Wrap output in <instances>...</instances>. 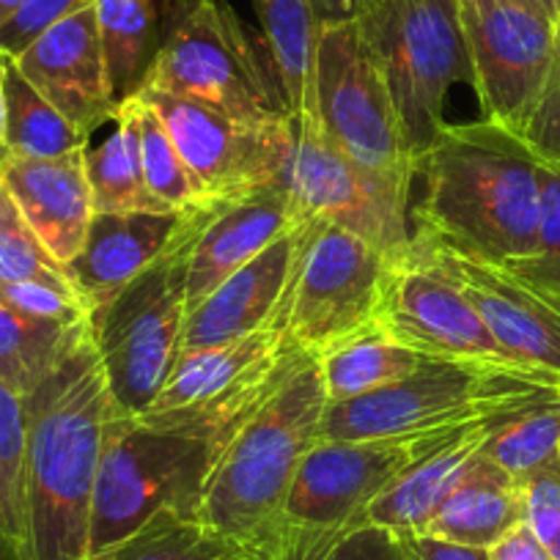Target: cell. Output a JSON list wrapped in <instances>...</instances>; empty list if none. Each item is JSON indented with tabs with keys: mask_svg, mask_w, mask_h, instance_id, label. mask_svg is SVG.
Here are the masks:
<instances>
[{
	"mask_svg": "<svg viewBox=\"0 0 560 560\" xmlns=\"http://www.w3.org/2000/svg\"><path fill=\"white\" fill-rule=\"evenodd\" d=\"M415 236L516 269L536 256L541 163L498 121L445 124L418 160Z\"/></svg>",
	"mask_w": 560,
	"mask_h": 560,
	"instance_id": "1",
	"label": "cell"
},
{
	"mask_svg": "<svg viewBox=\"0 0 560 560\" xmlns=\"http://www.w3.org/2000/svg\"><path fill=\"white\" fill-rule=\"evenodd\" d=\"M327 404L319 363L298 349L220 451L198 520L236 552L261 560L275 547L300 465L322 440Z\"/></svg>",
	"mask_w": 560,
	"mask_h": 560,
	"instance_id": "2",
	"label": "cell"
},
{
	"mask_svg": "<svg viewBox=\"0 0 560 560\" xmlns=\"http://www.w3.org/2000/svg\"><path fill=\"white\" fill-rule=\"evenodd\" d=\"M25 412L31 560H89L96 476L116 415L91 332L25 396Z\"/></svg>",
	"mask_w": 560,
	"mask_h": 560,
	"instance_id": "3",
	"label": "cell"
},
{
	"mask_svg": "<svg viewBox=\"0 0 560 560\" xmlns=\"http://www.w3.org/2000/svg\"><path fill=\"white\" fill-rule=\"evenodd\" d=\"M560 390V382L525 365L427 360L404 380L352 398L327 404L325 440H376L432 434L470 423H511Z\"/></svg>",
	"mask_w": 560,
	"mask_h": 560,
	"instance_id": "4",
	"label": "cell"
},
{
	"mask_svg": "<svg viewBox=\"0 0 560 560\" xmlns=\"http://www.w3.org/2000/svg\"><path fill=\"white\" fill-rule=\"evenodd\" d=\"M214 209L218 203L198 207L168 253L91 314V338L121 418L147 412L179 363L187 325V261Z\"/></svg>",
	"mask_w": 560,
	"mask_h": 560,
	"instance_id": "5",
	"label": "cell"
},
{
	"mask_svg": "<svg viewBox=\"0 0 560 560\" xmlns=\"http://www.w3.org/2000/svg\"><path fill=\"white\" fill-rule=\"evenodd\" d=\"M138 89L185 96L240 121L292 113L267 47L225 0H182Z\"/></svg>",
	"mask_w": 560,
	"mask_h": 560,
	"instance_id": "6",
	"label": "cell"
},
{
	"mask_svg": "<svg viewBox=\"0 0 560 560\" xmlns=\"http://www.w3.org/2000/svg\"><path fill=\"white\" fill-rule=\"evenodd\" d=\"M229 440L113 415L96 476L89 558L165 511L198 516L209 472Z\"/></svg>",
	"mask_w": 560,
	"mask_h": 560,
	"instance_id": "7",
	"label": "cell"
},
{
	"mask_svg": "<svg viewBox=\"0 0 560 560\" xmlns=\"http://www.w3.org/2000/svg\"><path fill=\"white\" fill-rule=\"evenodd\" d=\"M360 23L396 96L415 160L429 152L456 83H470V56L456 0H365Z\"/></svg>",
	"mask_w": 560,
	"mask_h": 560,
	"instance_id": "8",
	"label": "cell"
},
{
	"mask_svg": "<svg viewBox=\"0 0 560 560\" xmlns=\"http://www.w3.org/2000/svg\"><path fill=\"white\" fill-rule=\"evenodd\" d=\"M314 116L349 160L401 192H412L418 160L396 96L358 20L322 23L314 67Z\"/></svg>",
	"mask_w": 560,
	"mask_h": 560,
	"instance_id": "9",
	"label": "cell"
},
{
	"mask_svg": "<svg viewBox=\"0 0 560 560\" xmlns=\"http://www.w3.org/2000/svg\"><path fill=\"white\" fill-rule=\"evenodd\" d=\"M390 256L341 225L311 220L283 327L294 349H325L376 327Z\"/></svg>",
	"mask_w": 560,
	"mask_h": 560,
	"instance_id": "10",
	"label": "cell"
},
{
	"mask_svg": "<svg viewBox=\"0 0 560 560\" xmlns=\"http://www.w3.org/2000/svg\"><path fill=\"white\" fill-rule=\"evenodd\" d=\"M163 118L207 203H229L264 187H287L294 149V113L240 121L201 102L138 89Z\"/></svg>",
	"mask_w": 560,
	"mask_h": 560,
	"instance_id": "11",
	"label": "cell"
},
{
	"mask_svg": "<svg viewBox=\"0 0 560 560\" xmlns=\"http://www.w3.org/2000/svg\"><path fill=\"white\" fill-rule=\"evenodd\" d=\"M456 7L483 118L520 132L560 61L552 18L538 0H456Z\"/></svg>",
	"mask_w": 560,
	"mask_h": 560,
	"instance_id": "12",
	"label": "cell"
},
{
	"mask_svg": "<svg viewBox=\"0 0 560 560\" xmlns=\"http://www.w3.org/2000/svg\"><path fill=\"white\" fill-rule=\"evenodd\" d=\"M498 423V420H489ZM470 427L432 434L376 440L322 438L300 465L289 492L283 527L298 533H336L365 520L369 505L415 462L451 443Z\"/></svg>",
	"mask_w": 560,
	"mask_h": 560,
	"instance_id": "13",
	"label": "cell"
},
{
	"mask_svg": "<svg viewBox=\"0 0 560 560\" xmlns=\"http://www.w3.org/2000/svg\"><path fill=\"white\" fill-rule=\"evenodd\" d=\"M287 190L305 220L341 225L390 258L412 242L407 192L349 160L314 113L294 116Z\"/></svg>",
	"mask_w": 560,
	"mask_h": 560,
	"instance_id": "14",
	"label": "cell"
},
{
	"mask_svg": "<svg viewBox=\"0 0 560 560\" xmlns=\"http://www.w3.org/2000/svg\"><path fill=\"white\" fill-rule=\"evenodd\" d=\"M376 325L429 360L520 365L500 349L459 283L415 240L387 264Z\"/></svg>",
	"mask_w": 560,
	"mask_h": 560,
	"instance_id": "15",
	"label": "cell"
},
{
	"mask_svg": "<svg viewBox=\"0 0 560 560\" xmlns=\"http://www.w3.org/2000/svg\"><path fill=\"white\" fill-rule=\"evenodd\" d=\"M418 242L470 298L489 332L514 363L560 382V292L525 278L516 269L481 261L467 253Z\"/></svg>",
	"mask_w": 560,
	"mask_h": 560,
	"instance_id": "16",
	"label": "cell"
},
{
	"mask_svg": "<svg viewBox=\"0 0 560 560\" xmlns=\"http://www.w3.org/2000/svg\"><path fill=\"white\" fill-rule=\"evenodd\" d=\"M12 63L67 121L89 138L96 127L116 116L121 100L113 89L94 3H85L47 28Z\"/></svg>",
	"mask_w": 560,
	"mask_h": 560,
	"instance_id": "17",
	"label": "cell"
},
{
	"mask_svg": "<svg viewBox=\"0 0 560 560\" xmlns=\"http://www.w3.org/2000/svg\"><path fill=\"white\" fill-rule=\"evenodd\" d=\"M311 220L280 236L250 264L187 308L182 354L236 341L283 319Z\"/></svg>",
	"mask_w": 560,
	"mask_h": 560,
	"instance_id": "18",
	"label": "cell"
},
{
	"mask_svg": "<svg viewBox=\"0 0 560 560\" xmlns=\"http://www.w3.org/2000/svg\"><path fill=\"white\" fill-rule=\"evenodd\" d=\"M0 182L28 220L34 234L61 267L74 261L94 220L85 149L63 158H18L3 154Z\"/></svg>",
	"mask_w": 560,
	"mask_h": 560,
	"instance_id": "19",
	"label": "cell"
},
{
	"mask_svg": "<svg viewBox=\"0 0 560 560\" xmlns=\"http://www.w3.org/2000/svg\"><path fill=\"white\" fill-rule=\"evenodd\" d=\"M192 212L196 209L94 214L83 250L67 267L80 298L89 305V314L105 308L140 272H147L163 253H168Z\"/></svg>",
	"mask_w": 560,
	"mask_h": 560,
	"instance_id": "20",
	"label": "cell"
},
{
	"mask_svg": "<svg viewBox=\"0 0 560 560\" xmlns=\"http://www.w3.org/2000/svg\"><path fill=\"white\" fill-rule=\"evenodd\" d=\"M300 223L305 218L287 187H264L236 201L218 203L187 261V308Z\"/></svg>",
	"mask_w": 560,
	"mask_h": 560,
	"instance_id": "21",
	"label": "cell"
},
{
	"mask_svg": "<svg viewBox=\"0 0 560 560\" xmlns=\"http://www.w3.org/2000/svg\"><path fill=\"white\" fill-rule=\"evenodd\" d=\"M505 423H478L451 443L440 445L429 456L415 462L396 478L365 511V520L396 530L401 536H418L440 509L451 489L462 481L470 462L483 451L487 440Z\"/></svg>",
	"mask_w": 560,
	"mask_h": 560,
	"instance_id": "22",
	"label": "cell"
},
{
	"mask_svg": "<svg viewBox=\"0 0 560 560\" xmlns=\"http://www.w3.org/2000/svg\"><path fill=\"white\" fill-rule=\"evenodd\" d=\"M525 525L522 481L478 454L427 525V536L492 549Z\"/></svg>",
	"mask_w": 560,
	"mask_h": 560,
	"instance_id": "23",
	"label": "cell"
},
{
	"mask_svg": "<svg viewBox=\"0 0 560 560\" xmlns=\"http://www.w3.org/2000/svg\"><path fill=\"white\" fill-rule=\"evenodd\" d=\"M261 42L294 116L314 113V67L319 18L311 0H253Z\"/></svg>",
	"mask_w": 560,
	"mask_h": 560,
	"instance_id": "24",
	"label": "cell"
},
{
	"mask_svg": "<svg viewBox=\"0 0 560 560\" xmlns=\"http://www.w3.org/2000/svg\"><path fill=\"white\" fill-rule=\"evenodd\" d=\"M118 100L147 74L182 0H91Z\"/></svg>",
	"mask_w": 560,
	"mask_h": 560,
	"instance_id": "25",
	"label": "cell"
},
{
	"mask_svg": "<svg viewBox=\"0 0 560 560\" xmlns=\"http://www.w3.org/2000/svg\"><path fill=\"white\" fill-rule=\"evenodd\" d=\"M94 214L100 212H174L149 192L140 165L138 118L132 96H124L113 116V132L96 149H85Z\"/></svg>",
	"mask_w": 560,
	"mask_h": 560,
	"instance_id": "26",
	"label": "cell"
},
{
	"mask_svg": "<svg viewBox=\"0 0 560 560\" xmlns=\"http://www.w3.org/2000/svg\"><path fill=\"white\" fill-rule=\"evenodd\" d=\"M427 360L429 358L398 343L396 338L387 336L376 325L347 338V341L336 343V347L325 349L316 358V363H319L327 401L341 404L369 396V393L382 390V387L404 380V376L412 374Z\"/></svg>",
	"mask_w": 560,
	"mask_h": 560,
	"instance_id": "27",
	"label": "cell"
},
{
	"mask_svg": "<svg viewBox=\"0 0 560 560\" xmlns=\"http://www.w3.org/2000/svg\"><path fill=\"white\" fill-rule=\"evenodd\" d=\"M91 319L78 325L34 319L0 300V382L28 396L80 343L89 338Z\"/></svg>",
	"mask_w": 560,
	"mask_h": 560,
	"instance_id": "28",
	"label": "cell"
},
{
	"mask_svg": "<svg viewBox=\"0 0 560 560\" xmlns=\"http://www.w3.org/2000/svg\"><path fill=\"white\" fill-rule=\"evenodd\" d=\"M0 541L14 560H31L28 412L25 396L0 382Z\"/></svg>",
	"mask_w": 560,
	"mask_h": 560,
	"instance_id": "29",
	"label": "cell"
},
{
	"mask_svg": "<svg viewBox=\"0 0 560 560\" xmlns=\"http://www.w3.org/2000/svg\"><path fill=\"white\" fill-rule=\"evenodd\" d=\"M89 147V135L61 116L12 61L7 69V132L3 149L18 158H63Z\"/></svg>",
	"mask_w": 560,
	"mask_h": 560,
	"instance_id": "30",
	"label": "cell"
},
{
	"mask_svg": "<svg viewBox=\"0 0 560 560\" xmlns=\"http://www.w3.org/2000/svg\"><path fill=\"white\" fill-rule=\"evenodd\" d=\"M236 549L198 516L165 511L89 560H229Z\"/></svg>",
	"mask_w": 560,
	"mask_h": 560,
	"instance_id": "31",
	"label": "cell"
},
{
	"mask_svg": "<svg viewBox=\"0 0 560 560\" xmlns=\"http://www.w3.org/2000/svg\"><path fill=\"white\" fill-rule=\"evenodd\" d=\"M261 560H418L407 536L363 520L336 533L280 530Z\"/></svg>",
	"mask_w": 560,
	"mask_h": 560,
	"instance_id": "32",
	"label": "cell"
},
{
	"mask_svg": "<svg viewBox=\"0 0 560 560\" xmlns=\"http://www.w3.org/2000/svg\"><path fill=\"white\" fill-rule=\"evenodd\" d=\"M138 118V140H140V165H143V179L149 192L174 212H190V209L207 207L196 179L187 171L174 138L165 129L163 118L158 116L152 105L143 96L129 94Z\"/></svg>",
	"mask_w": 560,
	"mask_h": 560,
	"instance_id": "33",
	"label": "cell"
},
{
	"mask_svg": "<svg viewBox=\"0 0 560 560\" xmlns=\"http://www.w3.org/2000/svg\"><path fill=\"white\" fill-rule=\"evenodd\" d=\"M516 481L544 470L560 454V390L500 427L481 451Z\"/></svg>",
	"mask_w": 560,
	"mask_h": 560,
	"instance_id": "34",
	"label": "cell"
},
{
	"mask_svg": "<svg viewBox=\"0 0 560 560\" xmlns=\"http://www.w3.org/2000/svg\"><path fill=\"white\" fill-rule=\"evenodd\" d=\"M23 280L74 287L67 267H61L47 253L14 203L12 192L0 182V283H23Z\"/></svg>",
	"mask_w": 560,
	"mask_h": 560,
	"instance_id": "35",
	"label": "cell"
},
{
	"mask_svg": "<svg viewBox=\"0 0 560 560\" xmlns=\"http://www.w3.org/2000/svg\"><path fill=\"white\" fill-rule=\"evenodd\" d=\"M525 278L560 292V168L541 165V220L536 256L516 267Z\"/></svg>",
	"mask_w": 560,
	"mask_h": 560,
	"instance_id": "36",
	"label": "cell"
},
{
	"mask_svg": "<svg viewBox=\"0 0 560 560\" xmlns=\"http://www.w3.org/2000/svg\"><path fill=\"white\" fill-rule=\"evenodd\" d=\"M0 300L34 319L63 322V325L91 319L89 305L83 303L74 287H56V283H42V280L0 283Z\"/></svg>",
	"mask_w": 560,
	"mask_h": 560,
	"instance_id": "37",
	"label": "cell"
},
{
	"mask_svg": "<svg viewBox=\"0 0 560 560\" xmlns=\"http://www.w3.org/2000/svg\"><path fill=\"white\" fill-rule=\"evenodd\" d=\"M85 3H91V0H25L23 7L0 25V58L14 61L47 28L83 9Z\"/></svg>",
	"mask_w": 560,
	"mask_h": 560,
	"instance_id": "38",
	"label": "cell"
},
{
	"mask_svg": "<svg viewBox=\"0 0 560 560\" xmlns=\"http://www.w3.org/2000/svg\"><path fill=\"white\" fill-rule=\"evenodd\" d=\"M520 135L538 163L560 168V61Z\"/></svg>",
	"mask_w": 560,
	"mask_h": 560,
	"instance_id": "39",
	"label": "cell"
},
{
	"mask_svg": "<svg viewBox=\"0 0 560 560\" xmlns=\"http://www.w3.org/2000/svg\"><path fill=\"white\" fill-rule=\"evenodd\" d=\"M407 541L418 560H492V552H489L487 547H470V544L445 541V538L427 536V533L407 536Z\"/></svg>",
	"mask_w": 560,
	"mask_h": 560,
	"instance_id": "40",
	"label": "cell"
},
{
	"mask_svg": "<svg viewBox=\"0 0 560 560\" xmlns=\"http://www.w3.org/2000/svg\"><path fill=\"white\" fill-rule=\"evenodd\" d=\"M489 552H492V560H555L527 525L514 527Z\"/></svg>",
	"mask_w": 560,
	"mask_h": 560,
	"instance_id": "41",
	"label": "cell"
},
{
	"mask_svg": "<svg viewBox=\"0 0 560 560\" xmlns=\"http://www.w3.org/2000/svg\"><path fill=\"white\" fill-rule=\"evenodd\" d=\"M311 3L319 23H341L358 18L365 0H311Z\"/></svg>",
	"mask_w": 560,
	"mask_h": 560,
	"instance_id": "42",
	"label": "cell"
},
{
	"mask_svg": "<svg viewBox=\"0 0 560 560\" xmlns=\"http://www.w3.org/2000/svg\"><path fill=\"white\" fill-rule=\"evenodd\" d=\"M538 476H544V481H547L549 487H552L555 492H558V498H560V454L555 456V462H549V465L544 467V470H538ZM549 555H552L555 560H560V527H558V538H555V544H552V549H549Z\"/></svg>",
	"mask_w": 560,
	"mask_h": 560,
	"instance_id": "43",
	"label": "cell"
},
{
	"mask_svg": "<svg viewBox=\"0 0 560 560\" xmlns=\"http://www.w3.org/2000/svg\"><path fill=\"white\" fill-rule=\"evenodd\" d=\"M7 69L9 61L0 58V147H3V132H7Z\"/></svg>",
	"mask_w": 560,
	"mask_h": 560,
	"instance_id": "44",
	"label": "cell"
},
{
	"mask_svg": "<svg viewBox=\"0 0 560 560\" xmlns=\"http://www.w3.org/2000/svg\"><path fill=\"white\" fill-rule=\"evenodd\" d=\"M23 3H25V0H0V25L7 23V20L12 18V14L18 12Z\"/></svg>",
	"mask_w": 560,
	"mask_h": 560,
	"instance_id": "45",
	"label": "cell"
},
{
	"mask_svg": "<svg viewBox=\"0 0 560 560\" xmlns=\"http://www.w3.org/2000/svg\"><path fill=\"white\" fill-rule=\"evenodd\" d=\"M544 9H547V14L552 18L555 28H558V42H560V0H538Z\"/></svg>",
	"mask_w": 560,
	"mask_h": 560,
	"instance_id": "46",
	"label": "cell"
},
{
	"mask_svg": "<svg viewBox=\"0 0 560 560\" xmlns=\"http://www.w3.org/2000/svg\"><path fill=\"white\" fill-rule=\"evenodd\" d=\"M0 560H14V555L9 552V547L3 541H0Z\"/></svg>",
	"mask_w": 560,
	"mask_h": 560,
	"instance_id": "47",
	"label": "cell"
},
{
	"mask_svg": "<svg viewBox=\"0 0 560 560\" xmlns=\"http://www.w3.org/2000/svg\"><path fill=\"white\" fill-rule=\"evenodd\" d=\"M229 560H253V558H247V555H242V552H236V555H231Z\"/></svg>",
	"mask_w": 560,
	"mask_h": 560,
	"instance_id": "48",
	"label": "cell"
},
{
	"mask_svg": "<svg viewBox=\"0 0 560 560\" xmlns=\"http://www.w3.org/2000/svg\"><path fill=\"white\" fill-rule=\"evenodd\" d=\"M3 154H7V149H3V147H0V160H3Z\"/></svg>",
	"mask_w": 560,
	"mask_h": 560,
	"instance_id": "49",
	"label": "cell"
}]
</instances>
